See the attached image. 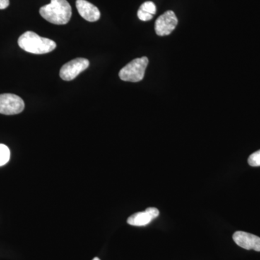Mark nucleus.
Returning <instances> with one entry per match:
<instances>
[{
	"instance_id": "f257e3e1",
	"label": "nucleus",
	"mask_w": 260,
	"mask_h": 260,
	"mask_svg": "<svg viewBox=\"0 0 260 260\" xmlns=\"http://www.w3.org/2000/svg\"><path fill=\"white\" fill-rule=\"evenodd\" d=\"M39 13L49 23L65 25L72 16V8L67 0H51V3L42 7Z\"/></svg>"
},
{
	"instance_id": "f03ea898",
	"label": "nucleus",
	"mask_w": 260,
	"mask_h": 260,
	"mask_svg": "<svg viewBox=\"0 0 260 260\" xmlns=\"http://www.w3.org/2000/svg\"><path fill=\"white\" fill-rule=\"evenodd\" d=\"M19 47L24 51L35 54H44L56 49L54 41L39 37L36 32L27 31L20 36L18 41Z\"/></svg>"
},
{
	"instance_id": "7ed1b4c3",
	"label": "nucleus",
	"mask_w": 260,
	"mask_h": 260,
	"mask_svg": "<svg viewBox=\"0 0 260 260\" xmlns=\"http://www.w3.org/2000/svg\"><path fill=\"white\" fill-rule=\"evenodd\" d=\"M149 63L146 56L137 58L119 71V76L121 80L132 83H138L144 78L145 70Z\"/></svg>"
},
{
	"instance_id": "20e7f679",
	"label": "nucleus",
	"mask_w": 260,
	"mask_h": 260,
	"mask_svg": "<svg viewBox=\"0 0 260 260\" xmlns=\"http://www.w3.org/2000/svg\"><path fill=\"white\" fill-rule=\"evenodd\" d=\"M25 108L23 99L12 93L0 95V114L5 115H15L21 113Z\"/></svg>"
},
{
	"instance_id": "39448f33",
	"label": "nucleus",
	"mask_w": 260,
	"mask_h": 260,
	"mask_svg": "<svg viewBox=\"0 0 260 260\" xmlns=\"http://www.w3.org/2000/svg\"><path fill=\"white\" fill-rule=\"evenodd\" d=\"M90 62L85 58H77L66 63L61 67L60 78L65 81H71L74 80L82 72L88 68Z\"/></svg>"
},
{
	"instance_id": "423d86ee",
	"label": "nucleus",
	"mask_w": 260,
	"mask_h": 260,
	"mask_svg": "<svg viewBox=\"0 0 260 260\" xmlns=\"http://www.w3.org/2000/svg\"><path fill=\"white\" fill-rule=\"evenodd\" d=\"M178 24V19L172 10L166 12L157 19L155 23V30L157 35L165 37L172 34Z\"/></svg>"
},
{
	"instance_id": "0eeeda50",
	"label": "nucleus",
	"mask_w": 260,
	"mask_h": 260,
	"mask_svg": "<svg viewBox=\"0 0 260 260\" xmlns=\"http://www.w3.org/2000/svg\"><path fill=\"white\" fill-rule=\"evenodd\" d=\"M233 239L243 249L260 251V237L257 236L244 232H237L233 235Z\"/></svg>"
},
{
	"instance_id": "6e6552de",
	"label": "nucleus",
	"mask_w": 260,
	"mask_h": 260,
	"mask_svg": "<svg viewBox=\"0 0 260 260\" xmlns=\"http://www.w3.org/2000/svg\"><path fill=\"white\" fill-rule=\"evenodd\" d=\"M159 215V210L155 208H147L145 211L138 212L127 219V223L134 226H144Z\"/></svg>"
},
{
	"instance_id": "1a4fd4ad",
	"label": "nucleus",
	"mask_w": 260,
	"mask_h": 260,
	"mask_svg": "<svg viewBox=\"0 0 260 260\" xmlns=\"http://www.w3.org/2000/svg\"><path fill=\"white\" fill-rule=\"evenodd\" d=\"M76 8L82 18L88 22H95L100 19L101 13L97 7L86 0H77Z\"/></svg>"
},
{
	"instance_id": "9d476101",
	"label": "nucleus",
	"mask_w": 260,
	"mask_h": 260,
	"mask_svg": "<svg viewBox=\"0 0 260 260\" xmlns=\"http://www.w3.org/2000/svg\"><path fill=\"white\" fill-rule=\"evenodd\" d=\"M10 158V150L7 145L0 144V167L8 164Z\"/></svg>"
},
{
	"instance_id": "9b49d317",
	"label": "nucleus",
	"mask_w": 260,
	"mask_h": 260,
	"mask_svg": "<svg viewBox=\"0 0 260 260\" xmlns=\"http://www.w3.org/2000/svg\"><path fill=\"white\" fill-rule=\"evenodd\" d=\"M140 10L153 15L156 13V6L153 2H145L140 6Z\"/></svg>"
},
{
	"instance_id": "f8f14e48",
	"label": "nucleus",
	"mask_w": 260,
	"mask_h": 260,
	"mask_svg": "<svg viewBox=\"0 0 260 260\" xmlns=\"http://www.w3.org/2000/svg\"><path fill=\"white\" fill-rule=\"evenodd\" d=\"M248 164L253 167H260V150L251 154L248 158Z\"/></svg>"
},
{
	"instance_id": "ddd939ff",
	"label": "nucleus",
	"mask_w": 260,
	"mask_h": 260,
	"mask_svg": "<svg viewBox=\"0 0 260 260\" xmlns=\"http://www.w3.org/2000/svg\"><path fill=\"white\" fill-rule=\"evenodd\" d=\"M138 18L142 21H148V20H152L153 18V15L149 14V13H145L143 10H140L138 12Z\"/></svg>"
},
{
	"instance_id": "4468645a",
	"label": "nucleus",
	"mask_w": 260,
	"mask_h": 260,
	"mask_svg": "<svg viewBox=\"0 0 260 260\" xmlns=\"http://www.w3.org/2000/svg\"><path fill=\"white\" fill-rule=\"evenodd\" d=\"M10 5V0H0V10L6 9Z\"/></svg>"
},
{
	"instance_id": "2eb2a0df",
	"label": "nucleus",
	"mask_w": 260,
	"mask_h": 260,
	"mask_svg": "<svg viewBox=\"0 0 260 260\" xmlns=\"http://www.w3.org/2000/svg\"><path fill=\"white\" fill-rule=\"evenodd\" d=\"M92 260H101V259H99V257H95V258H94V259H92Z\"/></svg>"
}]
</instances>
